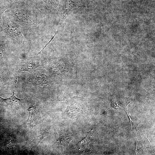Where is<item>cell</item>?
<instances>
[{
    "mask_svg": "<svg viewBox=\"0 0 155 155\" xmlns=\"http://www.w3.org/2000/svg\"><path fill=\"white\" fill-rule=\"evenodd\" d=\"M29 113L27 123L29 125L33 127L38 123L39 119L38 111L35 104L31 105L28 108Z\"/></svg>",
    "mask_w": 155,
    "mask_h": 155,
    "instance_id": "cell-2",
    "label": "cell"
},
{
    "mask_svg": "<svg viewBox=\"0 0 155 155\" xmlns=\"http://www.w3.org/2000/svg\"><path fill=\"white\" fill-rule=\"evenodd\" d=\"M0 24L1 30L6 34L19 42L23 41L24 37L22 30L16 21L3 14Z\"/></svg>",
    "mask_w": 155,
    "mask_h": 155,
    "instance_id": "cell-1",
    "label": "cell"
},
{
    "mask_svg": "<svg viewBox=\"0 0 155 155\" xmlns=\"http://www.w3.org/2000/svg\"><path fill=\"white\" fill-rule=\"evenodd\" d=\"M9 7L7 5L3 3H0V23L1 21V18L3 14Z\"/></svg>",
    "mask_w": 155,
    "mask_h": 155,
    "instance_id": "cell-11",
    "label": "cell"
},
{
    "mask_svg": "<svg viewBox=\"0 0 155 155\" xmlns=\"http://www.w3.org/2000/svg\"><path fill=\"white\" fill-rule=\"evenodd\" d=\"M72 138L71 136L70 135H64L60 137L57 141V143L58 144L63 146L67 145Z\"/></svg>",
    "mask_w": 155,
    "mask_h": 155,
    "instance_id": "cell-8",
    "label": "cell"
},
{
    "mask_svg": "<svg viewBox=\"0 0 155 155\" xmlns=\"http://www.w3.org/2000/svg\"><path fill=\"white\" fill-rule=\"evenodd\" d=\"M0 29H1L0 25ZM0 29H1H1H0Z\"/></svg>",
    "mask_w": 155,
    "mask_h": 155,
    "instance_id": "cell-13",
    "label": "cell"
},
{
    "mask_svg": "<svg viewBox=\"0 0 155 155\" xmlns=\"http://www.w3.org/2000/svg\"><path fill=\"white\" fill-rule=\"evenodd\" d=\"M80 7L73 0H65L63 9L64 16H66L75 8Z\"/></svg>",
    "mask_w": 155,
    "mask_h": 155,
    "instance_id": "cell-6",
    "label": "cell"
},
{
    "mask_svg": "<svg viewBox=\"0 0 155 155\" xmlns=\"http://www.w3.org/2000/svg\"><path fill=\"white\" fill-rule=\"evenodd\" d=\"M45 133L42 131H39L36 133L33 140V142L34 144H38L42 140L43 138L45 136Z\"/></svg>",
    "mask_w": 155,
    "mask_h": 155,
    "instance_id": "cell-9",
    "label": "cell"
},
{
    "mask_svg": "<svg viewBox=\"0 0 155 155\" xmlns=\"http://www.w3.org/2000/svg\"><path fill=\"white\" fill-rule=\"evenodd\" d=\"M22 100L16 98L14 92H13V94L11 96L7 99L3 98L0 96V103L1 105L10 108L20 106Z\"/></svg>",
    "mask_w": 155,
    "mask_h": 155,
    "instance_id": "cell-3",
    "label": "cell"
},
{
    "mask_svg": "<svg viewBox=\"0 0 155 155\" xmlns=\"http://www.w3.org/2000/svg\"><path fill=\"white\" fill-rule=\"evenodd\" d=\"M47 77L45 75L41 73L34 74L30 79V81L33 85L41 86L47 83Z\"/></svg>",
    "mask_w": 155,
    "mask_h": 155,
    "instance_id": "cell-4",
    "label": "cell"
},
{
    "mask_svg": "<svg viewBox=\"0 0 155 155\" xmlns=\"http://www.w3.org/2000/svg\"><path fill=\"white\" fill-rule=\"evenodd\" d=\"M46 3V6L49 8H55L57 7L58 4V0H42Z\"/></svg>",
    "mask_w": 155,
    "mask_h": 155,
    "instance_id": "cell-10",
    "label": "cell"
},
{
    "mask_svg": "<svg viewBox=\"0 0 155 155\" xmlns=\"http://www.w3.org/2000/svg\"><path fill=\"white\" fill-rule=\"evenodd\" d=\"M15 15L18 20L24 24H30L32 23L31 17L25 13L17 12L15 13Z\"/></svg>",
    "mask_w": 155,
    "mask_h": 155,
    "instance_id": "cell-7",
    "label": "cell"
},
{
    "mask_svg": "<svg viewBox=\"0 0 155 155\" xmlns=\"http://www.w3.org/2000/svg\"><path fill=\"white\" fill-rule=\"evenodd\" d=\"M40 66L39 63L37 61H28L22 65L20 71H26L31 73L36 68Z\"/></svg>",
    "mask_w": 155,
    "mask_h": 155,
    "instance_id": "cell-5",
    "label": "cell"
},
{
    "mask_svg": "<svg viewBox=\"0 0 155 155\" xmlns=\"http://www.w3.org/2000/svg\"><path fill=\"white\" fill-rule=\"evenodd\" d=\"M4 51V49L2 46L0 44V57L3 55Z\"/></svg>",
    "mask_w": 155,
    "mask_h": 155,
    "instance_id": "cell-12",
    "label": "cell"
}]
</instances>
